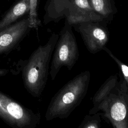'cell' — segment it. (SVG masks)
<instances>
[{
  "label": "cell",
  "instance_id": "cell-14",
  "mask_svg": "<svg viewBox=\"0 0 128 128\" xmlns=\"http://www.w3.org/2000/svg\"><path fill=\"white\" fill-rule=\"evenodd\" d=\"M102 50L105 51L109 55V56L116 62L121 71L122 76L128 83V66L119 60L116 56L114 55V54L110 50H109L106 46H105Z\"/></svg>",
  "mask_w": 128,
  "mask_h": 128
},
{
  "label": "cell",
  "instance_id": "cell-1",
  "mask_svg": "<svg viewBox=\"0 0 128 128\" xmlns=\"http://www.w3.org/2000/svg\"><path fill=\"white\" fill-rule=\"evenodd\" d=\"M59 35L52 33L48 42L39 46L22 68V78L27 92L34 98L40 97L46 84L50 64Z\"/></svg>",
  "mask_w": 128,
  "mask_h": 128
},
{
  "label": "cell",
  "instance_id": "cell-2",
  "mask_svg": "<svg viewBox=\"0 0 128 128\" xmlns=\"http://www.w3.org/2000/svg\"><path fill=\"white\" fill-rule=\"evenodd\" d=\"M90 80V72L85 70L65 84L52 98L46 112V120L67 118L86 96Z\"/></svg>",
  "mask_w": 128,
  "mask_h": 128
},
{
  "label": "cell",
  "instance_id": "cell-7",
  "mask_svg": "<svg viewBox=\"0 0 128 128\" xmlns=\"http://www.w3.org/2000/svg\"><path fill=\"white\" fill-rule=\"evenodd\" d=\"M0 101L11 120L12 128H34L39 124L40 112L23 106L0 91Z\"/></svg>",
  "mask_w": 128,
  "mask_h": 128
},
{
  "label": "cell",
  "instance_id": "cell-10",
  "mask_svg": "<svg viewBox=\"0 0 128 128\" xmlns=\"http://www.w3.org/2000/svg\"><path fill=\"white\" fill-rule=\"evenodd\" d=\"M118 80V74H112L109 76L101 85L92 97V107L89 110V114H94L98 112L97 109L98 106L116 85Z\"/></svg>",
  "mask_w": 128,
  "mask_h": 128
},
{
  "label": "cell",
  "instance_id": "cell-4",
  "mask_svg": "<svg viewBox=\"0 0 128 128\" xmlns=\"http://www.w3.org/2000/svg\"><path fill=\"white\" fill-rule=\"evenodd\" d=\"M120 80L98 108L102 118L114 128H128V83L119 74Z\"/></svg>",
  "mask_w": 128,
  "mask_h": 128
},
{
  "label": "cell",
  "instance_id": "cell-12",
  "mask_svg": "<svg viewBox=\"0 0 128 128\" xmlns=\"http://www.w3.org/2000/svg\"><path fill=\"white\" fill-rule=\"evenodd\" d=\"M102 113L98 112L84 116L78 128H100L101 126Z\"/></svg>",
  "mask_w": 128,
  "mask_h": 128
},
{
  "label": "cell",
  "instance_id": "cell-11",
  "mask_svg": "<svg viewBox=\"0 0 128 128\" xmlns=\"http://www.w3.org/2000/svg\"><path fill=\"white\" fill-rule=\"evenodd\" d=\"M94 10L108 23L111 22L118 10L114 0H89Z\"/></svg>",
  "mask_w": 128,
  "mask_h": 128
},
{
  "label": "cell",
  "instance_id": "cell-9",
  "mask_svg": "<svg viewBox=\"0 0 128 128\" xmlns=\"http://www.w3.org/2000/svg\"><path fill=\"white\" fill-rule=\"evenodd\" d=\"M30 11V0H19L0 19V32L11 24Z\"/></svg>",
  "mask_w": 128,
  "mask_h": 128
},
{
  "label": "cell",
  "instance_id": "cell-5",
  "mask_svg": "<svg viewBox=\"0 0 128 128\" xmlns=\"http://www.w3.org/2000/svg\"><path fill=\"white\" fill-rule=\"evenodd\" d=\"M52 58L49 74L54 80L62 66L71 70L78 61L80 54L72 26L65 20Z\"/></svg>",
  "mask_w": 128,
  "mask_h": 128
},
{
  "label": "cell",
  "instance_id": "cell-15",
  "mask_svg": "<svg viewBox=\"0 0 128 128\" xmlns=\"http://www.w3.org/2000/svg\"><path fill=\"white\" fill-rule=\"evenodd\" d=\"M0 118L4 120L8 125L12 127V122L8 116L6 111L3 107L0 101Z\"/></svg>",
  "mask_w": 128,
  "mask_h": 128
},
{
  "label": "cell",
  "instance_id": "cell-8",
  "mask_svg": "<svg viewBox=\"0 0 128 128\" xmlns=\"http://www.w3.org/2000/svg\"><path fill=\"white\" fill-rule=\"evenodd\" d=\"M32 28L28 14L0 32V55L16 48Z\"/></svg>",
  "mask_w": 128,
  "mask_h": 128
},
{
  "label": "cell",
  "instance_id": "cell-6",
  "mask_svg": "<svg viewBox=\"0 0 128 128\" xmlns=\"http://www.w3.org/2000/svg\"><path fill=\"white\" fill-rule=\"evenodd\" d=\"M108 24L106 20H90L74 24L72 28L80 34L88 50L95 54L102 50L109 41Z\"/></svg>",
  "mask_w": 128,
  "mask_h": 128
},
{
  "label": "cell",
  "instance_id": "cell-13",
  "mask_svg": "<svg viewBox=\"0 0 128 128\" xmlns=\"http://www.w3.org/2000/svg\"><path fill=\"white\" fill-rule=\"evenodd\" d=\"M30 0V11L28 16L30 18V24L31 28H37L41 25V22L38 16L37 8L38 0Z\"/></svg>",
  "mask_w": 128,
  "mask_h": 128
},
{
  "label": "cell",
  "instance_id": "cell-16",
  "mask_svg": "<svg viewBox=\"0 0 128 128\" xmlns=\"http://www.w3.org/2000/svg\"><path fill=\"white\" fill-rule=\"evenodd\" d=\"M8 73V70L6 68H0V77L6 76Z\"/></svg>",
  "mask_w": 128,
  "mask_h": 128
},
{
  "label": "cell",
  "instance_id": "cell-3",
  "mask_svg": "<svg viewBox=\"0 0 128 128\" xmlns=\"http://www.w3.org/2000/svg\"><path fill=\"white\" fill-rule=\"evenodd\" d=\"M43 22H58L65 18L72 26L85 21L104 20L92 8L89 0H47Z\"/></svg>",
  "mask_w": 128,
  "mask_h": 128
}]
</instances>
